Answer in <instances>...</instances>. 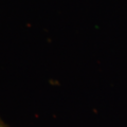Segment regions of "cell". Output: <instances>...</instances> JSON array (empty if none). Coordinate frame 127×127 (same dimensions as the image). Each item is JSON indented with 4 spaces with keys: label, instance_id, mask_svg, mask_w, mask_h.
<instances>
[{
    "label": "cell",
    "instance_id": "obj_1",
    "mask_svg": "<svg viewBox=\"0 0 127 127\" xmlns=\"http://www.w3.org/2000/svg\"><path fill=\"white\" fill-rule=\"evenodd\" d=\"M0 127H9V126H7V125L5 124L4 122H3V121L1 120V118H0Z\"/></svg>",
    "mask_w": 127,
    "mask_h": 127
}]
</instances>
